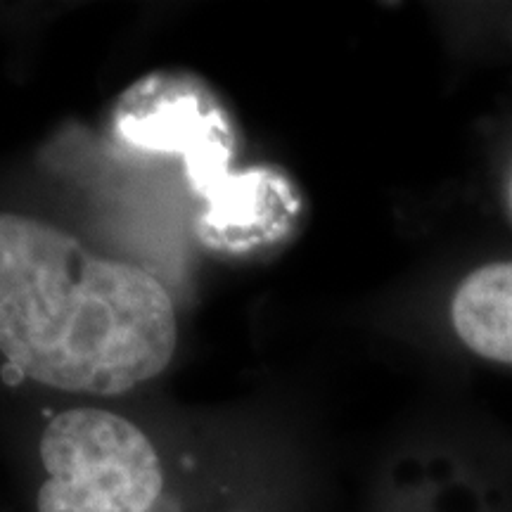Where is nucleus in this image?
<instances>
[{
  "label": "nucleus",
  "mask_w": 512,
  "mask_h": 512,
  "mask_svg": "<svg viewBox=\"0 0 512 512\" xmlns=\"http://www.w3.org/2000/svg\"><path fill=\"white\" fill-rule=\"evenodd\" d=\"M176 342L174 302L155 275L100 259L50 223L0 214V354L19 375L119 396L162 373Z\"/></svg>",
  "instance_id": "obj_1"
},
{
  "label": "nucleus",
  "mask_w": 512,
  "mask_h": 512,
  "mask_svg": "<svg viewBox=\"0 0 512 512\" xmlns=\"http://www.w3.org/2000/svg\"><path fill=\"white\" fill-rule=\"evenodd\" d=\"M34 512H204L147 425L98 406L64 408L34 441Z\"/></svg>",
  "instance_id": "obj_2"
},
{
  "label": "nucleus",
  "mask_w": 512,
  "mask_h": 512,
  "mask_svg": "<svg viewBox=\"0 0 512 512\" xmlns=\"http://www.w3.org/2000/svg\"><path fill=\"white\" fill-rule=\"evenodd\" d=\"M451 323L472 354L512 366V261L467 275L453 294Z\"/></svg>",
  "instance_id": "obj_3"
}]
</instances>
